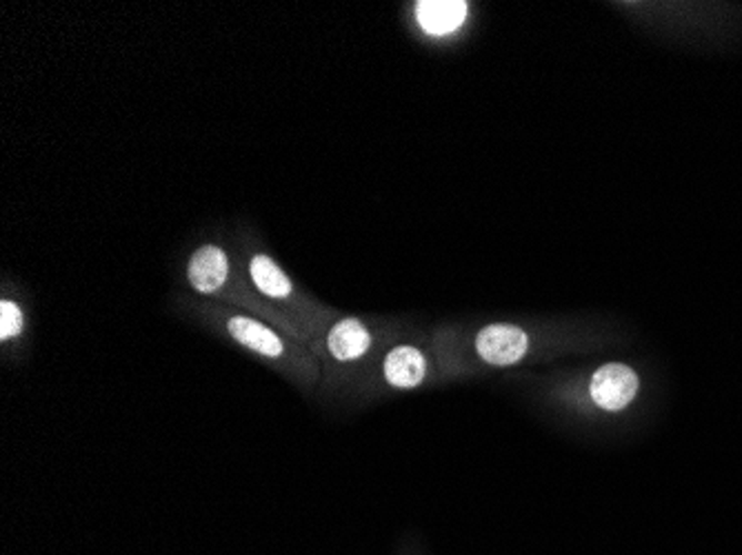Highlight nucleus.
Listing matches in <instances>:
<instances>
[{
  "label": "nucleus",
  "mask_w": 742,
  "mask_h": 555,
  "mask_svg": "<svg viewBox=\"0 0 742 555\" xmlns=\"http://www.w3.org/2000/svg\"><path fill=\"white\" fill-rule=\"evenodd\" d=\"M382 373L395 389H415L427 377V357L411 344L393 346L382 360Z\"/></svg>",
  "instance_id": "7"
},
{
  "label": "nucleus",
  "mask_w": 742,
  "mask_h": 555,
  "mask_svg": "<svg viewBox=\"0 0 742 555\" xmlns=\"http://www.w3.org/2000/svg\"><path fill=\"white\" fill-rule=\"evenodd\" d=\"M24 331V315L18 302L2 297L0 300V340H16Z\"/></svg>",
  "instance_id": "9"
},
{
  "label": "nucleus",
  "mask_w": 742,
  "mask_h": 555,
  "mask_svg": "<svg viewBox=\"0 0 742 555\" xmlns=\"http://www.w3.org/2000/svg\"><path fill=\"white\" fill-rule=\"evenodd\" d=\"M469 4L462 0H424L415 4V20L431 36H447L462 27Z\"/></svg>",
  "instance_id": "8"
},
{
  "label": "nucleus",
  "mask_w": 742,
  "mask_h": 555,
  "mask_svg": "<svg viewBox=\"0 0 742 555\" xmlns=\"http://www.w3.org/2000/svg\"><path fill=\"white\" fill-rule=\"evenodd\" d=\"M222 326L227 335L242 349L251 351L262 360H269L271 364L284 366V371L298 375L300 366L309 362L307 353L298 346V337L253 313L222 311Z\"/></svg>",
  "instance_id": "2"
},
{
  "label": "nucleus",
  "mask_w": 742,
  "mask_h": 555,
  "mask_svg": "<svg viewBox=\"0 0 742 555\" xmlns=\"http://www.w3.org/2000/svg\"><path fill=\"white\" fill-rule=\"evenodd\" d=\"M527 349L529 337L515 324H487L475 335V351L491 366H511L524 357Z\"/></svg>",
  "instance_id": "5"
},
{
  "label": "nucleus",
  "mask_w": 742,
  "mask_h": 555,
  "mask_svg": "<svg viewBox=\"0 0 742 555\" xmlns=\"http://www.w3.org/2000/svg\"><path fill=\"white\" fill-rule=\"evenodd\" d=\"M371 331L358 317H342L327 331L324 346L335 362L360 360L371 349Z\"/></svg>",
  "instance_id": "6"
},
{
  "label": "nucleus",
  "mask_w": 742,
  "mask_h": 555,
  "mask_svg": "<svg viewBox=\"0 0 742 555\" xmlns=\"http://www.w3.org/2000/svg\"><path fill=\"white\" fill-rule=\"evenodd\" d=\"M235 275L238 273L231 253L218 242H204L195 246L184 266V278L195 293L215 300H227L229 304H240L249 309L253 315L287 331L289 335L304 337L302 329H298L287 315L275 311L258 295L251 280L244 278L247 273L240 280H235Z\"/></svg>",
  "instance_id": "1"
},
{
  "label": "nucleus",
  "mask_w": 742,
  "mask_h": 555,
  "mask_svg": "<svg viewBox=\"0 0 742 555\" xmlns=\"http://www.w3.org/2000/svg\"><path fill=\"white\" fill-rule=\"evenodd\" d=\"M640 380L635 371L620 362L600 366L589 384L591 400L604 411H622L638 393Z\"/></svg>",
  "instance_id": "4"
},
{
  "label": "nucleus",
  "mask_w": 742,
  "mask_h": 555,
  "mask_svg": "<svg viewBox=\"0 0 742 555\" xmlns=\"http://www.w3.org/2000/svg\"><path fill=\"white\" fill-rule=\"evenodd\" d=\"M247 278L267 304L287 315L300 329L307 309L300 302L293 280L267 251H253L247 255Z\"/></svg>",
  "instance_id": "3"
}]
</instances>
